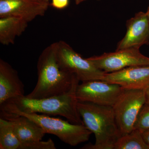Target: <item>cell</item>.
I'll list each match as a JSON object with an SVG mask.
<instances>
[{
  "label": "cell",
  "mask_w": 149,
  "mask_h": 149,
  "mask_svg": "<svg viewBox=\"0 0 149 149\" xmlns=\"http://www.w3.org/2000/svg\"><path fill=\"white\" fill-rule=\"evenodd\" d=\"M57 42L51 44L42 52L37 62L36 86L26 96L31 99H42L60 95L69 91L77 77L62 69L57 57Z\"/></svg>",
  "instance_id": "6da1fadb"
},
{
  "label": "cell",
  "mask_w": 149,
  "mask_h": 149,
  "mask_svg": "<svg viewBox=\"0 0 149 149\" xmlns=\"http://www.w3.org/2000/svg\"><path fill=\"white\" fill-rule=\"evenodd\" d=\"M77 107L84 125L95 138V144H88L82 149H113L121 135L112 107L78 101Z\"/></svg>",
  "instance_id": "7a4b0ae2"
},
{
  "label": "cell",
  "mask_w": 149,
  "mask_h": 149,
  "mask_svg": "<svg viewBox=\"0 0 149 149\" xmlns=\"http://www.w3.org/2000/svg\"><path fill=\"white\" fill-rule=\"evenodd\" d=\"M79 82L75 77L70 90L60 95L42 99H31L24 96L6 102L23 112L59 115L74 124L84 125L77 107L76 91Z\"/></svg>",
  "instance_id": "3957f363"
},
{
  "label": "cell",
  "mask_w": 149,
  "mask_h": 149,
  "mask_svg": "<svg viewBox=\"0 0 149 149\" xmlns=\"http://www.w3.org/2000/svg\"><path fill=\"white\" fill-rule=\"evenodd\" d=\"M1 111L25 116L40 126L46 134L55 135L63 143L72 146L88 141L92 133L83 124H74L68 120L51 117L46 114L23 112L8 102L1 106Z\"/></svg>",
  "instance_id": "277c9868"
},
{
  "label": "cell",
  "mask_w": 149,
  "mask_h": 149,
  "mask_svg": "<svg viewBox=\"0 0 149 149\" xmlns=\"http://www.w3.org/2000/svg\"><path fill=\"white\" fill-rule=\"evenodd\" d=\"M146 102V89H123L112 106L121 136L130 133Z\"/></svg>",
  "instance_id": "5b68a950"
},
{
  "label": "cell",
  "mask_w": 149,
  "mask_h": 149,
  "mask_svg": "<svg viewBox=\"0 0 149 149\" xmlns=\"http://www.w3.org/2000/svg\"><path fill=\"white\" fill-rule=\"evenodd\" d=\"M57 57L60 66L65 71L74 74L82 82L102 80L106 72L96 67L63 41L57 42Z\"/></svg>",
  "instance_id": "8992f818"
},
{
  "label": "cell",
  "mask_w": 149,
  "mask_h": 149,
  "mask_svg": "<svg viewBox=\"0 0 149 149\" xmlns=\"http://www.w3.org/2000/svg\"><path fill=\"white\" fill-rule=\"evenodd\" d=\"M96 67L106 73L115 72L128 67L149 65V58L142 54L140 49L128 48L104 53L88 58Z\"/></svg>",
  "instance_id": "52a82bcc"
},
{
  "label": "cell",
  "mask_w": 149,
  "mask_h": 149,
  "mask_svg": "<svg viewBox=\"0 0 149 149\" xmlns=\"http://www.w3.org/2000/svg\"><path fill=\"white\" fill-rule=\"evenodd\" d=\"M123 90V88L117 84L101 80H90L78 84L76 98L79 102L112 107Z\"/></svg>",
  "instance_id": "ba28073f"
},
{
  "label": "cell",
  "mask_w": 149,
  "mask_h": 149,
  "mask_svg": "<svg viewBox=\"0 0 149 149\" xmlns=\"http://www.w3.org/2000/svg\"><path fill=\"white\" fill-rule=\"evenodd\" d=\"M1 117L10 122L15 135L25 149H47L49 143L42 141L46 133L35 122L23 116L1 111Z\"/></svg>",
  "instance_id": "9c48e42d"
},
{
  "label": "cell",
  "mask_w": 149,
  "mask_h": 149,
  "mask_svg": "<svg viewBox=\"0 0 149 149\" xmlns=\"http://www.w3.org/2000/svg\"><path fill=\"white\" fill-rule=\"evenodd\" d=\"M49 4L40 0H0V17H15L29 22L44 16Z\"/></svg>",
  "instance_id": "30bf717a"
},
{
  "label": "cell",
  "mask_w": 149,
  "mask_h": 149,
  "mask_svg": "<svg viewBox=\"0 0 149 149\" xmlns=\"http://www.w3.org/2000/svg\"><path fill=\"white\" fill-rule=\"evenodd\" d=\"M101 80L117 84L123 89H146L149 85V65L128 67L106 73Z\"/></svg>",
  "instance_id": "8fae6325"
},
{
  "label": "cell",
  "mask_w": 149,
  "mask_h": 149,
  "mask_svg": "<svg viewBox=\"0 0 149 149\" xmlns=\"http://www.w3.org/2000/svg\"><path fill=\"white\" fill-rule=\"evenodd\" d=\"M126 34L118 43L116 50L139 48L149 43V19L146 13L139 12L126 22Z\"/></svg>",
  "instance_id": "7c38bea8"
},
{
  "label": "cell",
  "mask_w": 149,
  "mask_h": 149,
  "mask_svg": "<svg viewBox=\"0 0 149 149\" xmlns=\"http://www.w3.org/2000/svg\"><path fill=\"white\" fill-rule=\"evenodd\" d=\"M24 85L18 72L10 64L0 59V106L11 99L25 96Z\"/></svg>",
  "instance_id": "4fadbf2b"
},
{
  "label": "cell",
  "mask_w": 149,
  "mask_h": 149,
  "mask_svg": "<svg viewBox=\"0 0 149 149\" xmlns=\"http://www.w3.org/2000/svg\"><path fill=\"white\" fill-rule=\"evenodd\" d=\"M28 23L20 17H0V43L5 46L13 44L16 37L22 35L27 29Z\"/></svg>",
  "instance_id": "5bb4252c"
},
{
  "label": "cell",
  "mask_w": 149,
  "mask_h": 149,
  "mask_svg": "<svg viewBox=\"0 0 149 149\" xmlns=\"http://www.w3.org/2000/svg\"><path fill=\"white\" fill-rule=\"evenodd\" d=\"M0 149H25L24 144L19 140L10 122L0 118Z\"/></svg>",
  "instance_id": "9a60e30c"
},
{
  "label": "cell",
  "mask_w": 149,
  "mask_h": 149,
  "mask_svg": "<svg viewBox=\"0 0 149 149\" xmlns=\"http://www.w3.org/2000/svg\"><path fill=\"white\" fill-rule=\"evenodd\" d=\"M113 149H149L142 133L133 129L128 134L121 136L114 144Z\"/></svg>",
  "instance_id": "2e32d148"
},
{
  "label": "cell",
  "mask_w": 149,
  "mask_h": 149,
  "mask_svg": "<svg viewBox=\"0 0 149 149\" xmlns=\"http://www.w3.org/2000/svg\"><path fill=\"white\" fill-rule=\"evenodd\" d=\"M133 129H137L141 133L149 130V104H144L139 112L134 125Z\"/></svg>",
  "instance_id": "e0dca14e"
},
{
  "label": "cell",
  "mask_w": 149,
  "mask_h": 149,
  "mask_svg": "<svg viewBox=\"0 0 149 149\" xmlns=\"http://www.w3.org/2000/svg\"><path fill=\"white\" fill-rule=\"evenodd\" d=\"M51 5L57 9H63L69 5V0H51Z\"/></svg>",
  "instance_id": "ac0fdd59"
},
{
  "label": "cell",
  "mask_w": 149,
  "mask_h": 149,
  "mask_svg": "<svg viewBox=\"0 0 149 149\" xmlns=\"http://www.w3.org/2000/svg\"><path fill=\"white\" fill-rule=\"evenodd\" d=\"M142 133L144 141L149 147V130H146Z\"/></svg>",
  "instance_id": "d6986e66"
},
{
  "label": "cell",
  "mask_w": 149,
  "mask_h": 149,
  "mask_svg": "<svg viewBox=\"0 0 149 149\" xmlns=\"http://www.w3.org/2000/svg\"><path fill=\"white\" fill-rule=\"evenodd\" d=\"M146 103L149 104V85L146 89Z\"/></svg>",
  "instance_id": "ffe728a7"
},
{
  "label": "cell",
  "mask_w": 149,
  "mask_h": 149,
  "mask_svg": "<svg viewBox=\"0 0 149 149\" xmlns=\"http://www.w3.org/2000/svg\"><path fill=\"white\" fill-rule=\"evenodd\" d=\"M75 1V4L76 5H79L81 3L85 1H88V0H74ZM96 1H100V0H96Z\"/></svg>",
  "instance_id": "44dd1931"
},
{
  "label": "cell",
  "mask_w": 149,
  "mask_h": 149,
  "mask_svg": "<svg viewBox=\"0 0 149 149\" xmlns=\"http://www.w3.org/2000/svg\"><path fill=\"white\" fill-rule=\"evenodd\" d=\"M146 13L147 16H148V17L149 19V6L148 7V10H147V12H146Z\"/></svg>",
  "instance_id": "7402d4cb"
},
{
  "label": "cell",
  "mask_w": 149,
  "mask_h": 149,
  "mask_svg": "<svg viewBox=\"0 0 149 149\" xmlns=\"http://www.w3.org/2000/svg\"><path fill=\"white\" fill-rule=\"evenodd\" d=\"M40 1H43L46 2L50 3L51 0H40Z\"/></svg>",
  "instance_id": "603a6c76"
}]
</instances>
